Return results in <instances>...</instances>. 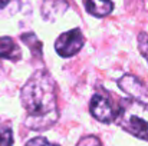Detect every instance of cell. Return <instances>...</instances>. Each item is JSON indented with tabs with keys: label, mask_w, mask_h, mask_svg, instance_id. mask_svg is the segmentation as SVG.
I'll return each mask as SVG.
<instances>
[{
	"label": "cell",
	"mask_w": 148,
	"mask_h": 146,
	"mask_svg": "<svg viewBox=\"0 0 148 146\" xmlns=\"http://www.w3.org/2000/svg\"><path fill=\"white\" fill-rule=\"evenodd\" d=\"M26 146H59L56 145V143H50L48 139H45V138H33V139H30Z\"/></svg>",
	"instance_id": "13"
},
{
	"label": "cell",
	"mask_w": 148,
	"mask_h": 146,
	"mask_svg": "<svg viewBox=\"0 0 148 146\" xmlns=\"http://www.w3.org/2000/svg\"><path fill=\"white\" fill-rule=\"evenodd\" d=\"M20 100L26 110V126L32 130H46L52 128L58 117L56 83L48 72L38 70L25 83Z\"/></svg>",
	"instance_id": "1"
},
{
	"label": "cell",
	"mask_w": 148,
	"mask_h": 146,
	"mask_svg": "<svg viewBox=\"0 0 148 146\" xmlns=\"http://www.w3.org/2000/svg\"><path fill=\"white\" fill-rule=\"evenodd\" d=\"M0 146H13V132L9 123H0Z\"/></svg>",
	"instance_id": "9"
},
{
	"label": "cell",
	"mask_w": 148,
	"mask_h": 146,
	"mask_svg": "<svg viewBox=\"0 0 148 146\" xmlns=\"http://www.w3.org/2000/svg\"><path fill=\"white\" fill-rule=\"evenodd\" d=\"M69 9L68 0H43L40 13L42 17L48 22H55L59 16H62Z\"/></svg>",
	"instance_id": "5"
},
{
	"label": "cell",
	"mask_w": 148,
	"mask_h": 146,
	"mask_svg": "<svg viewBox=\"0 0 148 146\" xmlns=\"http://www.w3.org/2000/svg\"><path fill=\"white\" fill-rule=\"evenodd\" d=\"M118 85H119V88H121V89H124L127 93L132 95V96H134V99H138L140 96L145 95V92H144L145 89H144L143 83H141V82H140L135 76L125 75L124 77H121V79H119Z\"/></svg>",
	"instance_id": "7"
},
{
	"label": "cell",
	"mask_w": 148,
	"mask_h": 146,
	"mask_svg": "<svg viewBox=\"0 0 148 146\" xmlns=\"http://www.w3.org/2000/svg\"><path fill=\"white\" fill-rule=\"evenodd\" d=\"M19 4V0H0V10H7L9 7H13V10H16Z\"/></svg>",
	"instance_id": "14"
},
{
	"label": "cell",
	"mask_w": 148,
	"mask_h": 146,
	"mask_svg": "<svg viewBox=\"0 0 148 146\" xmlns=\"http://www.w3.org/2000/svg\"><path fill=\"white\" fill-rule=\"evenodd\" d=\"M138 49L141 54L144 56V59L148 62V33L145 32L138 35Z\"/></svg>",
	"instance_id": "11"
},
{
	"label": "cell",
	"mask_w": 148,
	"mask_h": 146,
	"mask_svg": "<svg viewBox=\"0 0 148 146\" xmlns=\"http://www.w3.org/2000/svg\"><path fill=\"white\" fill-rule=\"evenodd\" d=\"M84 4L86 12L95 17H105L114 10V3L111 0H84Z\"/></svg>",
	"instance_id": "6"
},
{
	"label": "cell",
	"mask_w": 148,
	"mask_h": 146,
	"mask_svg": "<svg viewBox=\"0 0 148 146\" xmlns=\"http://www.w3.org/2000/svg\"><path fill=\"white\" fill-rule=\"evenodd\" d=\"M115 122L128 133L148 142V103L140 99H122Z\"/></svg>",
	"instance_id": "2"
},
{
	"label": "cell",
	"mask_w": 148,
	"mask_h": 146,
	"mask_svg": "<svg viewBox=\"0 0 148 146\" xmlns=\"http://www.w3.org/2000/svg\"><path fill=\"white\" fill-rule=\"evenodd\" d=\"M22 40L29 46V49L32 48V50L35 52V53H40V50H42V45H40V42L38 40V37L33 35V33H25V35H22Z\"/></svg>",
	"instance_id": "10"
},
{
	"label": "cell",
	"mask_w": 148,
	"mask_h": 146,
	"mask_svg": "<svg viewBox=\"0 0 148 146\" xmlns=\"http://www.w3.org/2000/svg\"><path fill=\"white\" fill-rule=\"evenodd\" d=\"M85 43V37L79 29H72L69 32L62 33L56 42H55V49L56 53L62 57H72L75 56Z\"/></svg>",
	"instance_id": "4"
},
{
	"label": "cell",
	"mask_w": 148,
	"mask_h": 146,
	"mask_svg": "<svg viewBox=\"0 0 148 146\" xmlns=\"http://www.w3.org/2000/svg\"><path fill=\"white\" fill-rule=\"evenodd\" d=\"M0 57L9 60H19L22 57L20 49L12 37H0Z\"/></svg>",
	"instance_id": "8"
},
{
	"label": "cell",
	"mask_w": 148,
	"mask_h": 146,
	"mask_svg": "<svg viewBox=\"0 0 148 146\" xmlns=\"http://www.w3.org/2000/svg\"><path fill=\"white\" fill-rule=\"evenodd\" d=\"M76 146H102V143L97 136L91 135V136H84L82 139H79Z\"/></svg>",
	"instance_id": "12"
},
{
	"label": "cell",
	"mask_w": 148,
	"mask_h": 146,
	"mask_svg": "<svg viewBox=\"0 0 148 146\" xmlns=\"http://www.w3.org/2000/svg\"><path fill=\"white\" fill-rule=\"evenodd\" d=\"M89 110H91V115L97 120L102 123H111V122H115L118 116L119 103H115L112 95L108 90L101 88L91 99Z\"/></svg>",
	"instance_id": "3"
}]
</instances>
